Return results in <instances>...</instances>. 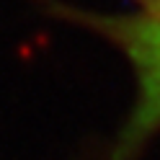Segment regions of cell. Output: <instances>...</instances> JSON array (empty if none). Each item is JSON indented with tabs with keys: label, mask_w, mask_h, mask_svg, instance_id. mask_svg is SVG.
Segmentation results:
<instances>
[{
	"label": "cell",
	"mask_w": 160,
	"mask_h": 160,
	"mask_svg": "<svg viewBox=\"0 0 160 160\" xmlns=\"http://www.w3.org/2000/svg\"><path fill=\"white\" fill-rule=\"evenodd\" d=\"M67 13L116 44L132 65L137 96L108 160H137L160 132V11L139 3L132 13Z\"/></svg>",
	"instance_id": "obj_1"
},
{
	"label": "cell",
	"mask_w": 160,
	"mask_h": 160,
	"mask_svg": "<svg viewBox=\"0 0 160 160\" xmlns=\"http://www.w3.org/2000/svg\"><path fill=\"white\" fill-rule=\"evenodd\" d=\"M137 3H145L150 8H155V11H160V0H137Z\"/></svg>",
	"instance_id": "obj_2"
}]
</instances>
